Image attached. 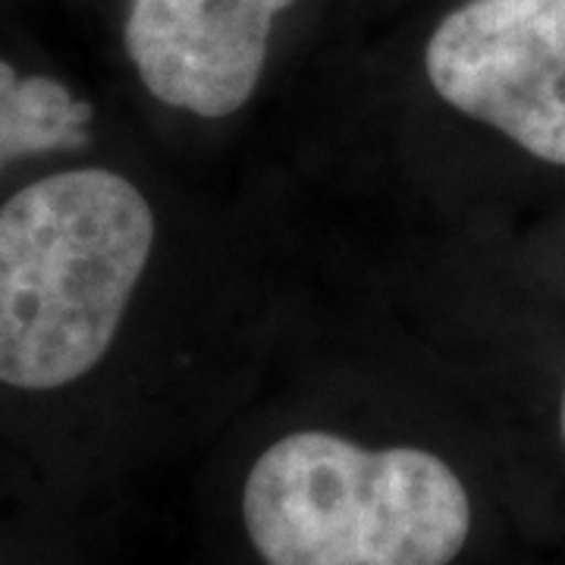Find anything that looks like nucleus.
Segmentation results:
<instances>
[{
	"label": "nucleus",
	"mask_w": 565,
	"mask_h": 565,
	"mask_svg": "<svg viewBox=\"0 0 565 565\" xmlns=\"http://www.w3.org/2000/svg\"><path fill=\"white\" fill-rule=\"evenodd\" d=\"M154 211L104 167L57 170L0 204V384L63 390L120 333L154 252Z\"/></svg>",
	"instance_id": "obj_1"
},
{
	"label": "nucleus",
	"mask_w": 565,
	"mask_h": 565,
	"mask_svg": "<svg viewBox=\"0 0 565 565\" xmlns=\"http://www.w3.org/2000/svg\"><path fill=\"white\" fill-rule=\"evenodd\" d=\"M424 73L462 117L565 167V0H462L434 25Z\"/></svg>",
	"instance_id": "obj_3"
},
{
	"label": "nucleus",
	"mask_w": 565,
	"mask_h": 565,
	"mask_svg": "<svg viewBox=\"0 0 565 565\" xmlns=\"http://www.w3.org/2000/svg\"><path fill=\"white\" fill-rule=\"evenodd\" d=\"M95 107L66 82L22 73L0 57V170L39 154L79 151L88 145Z\"/></svg>",
	"instance_id": "obj_5"
},
{
	"label": "nucleus",
	"mask_w": 565,
	"mask_h": 565,
	"mask_svg": "<svg viewBox=\"0 0 565 565\" xmlns=\"http://www.w3.org/2000/svg\"><path fill=\"white\" fill-rule=\"evenodd\" d=\"M243 522L264 565H449L468 541L471 500L427 449L299 430L252 465Z\"/></svg>",
	"instance_id": "obj_2"
},
{
	"label": "nucleus",
	"mask_w": 565,
	"mask_h": 565,
	"mask_svg": "<svg viewBox=\"0 0 565 565\" xmlns=\"http://www.w3.org/2000/svg\"><path fill=\"white\" fill-rule=\"evenodd\" d=\"M296 0H129L122 47L163 107L221 120L262 85L274 29Z\"/></svg>",
	"instance_id": "obj_4"
},
{
	"label": "nucleus",
	"mask_w": 565,
	"mask_h": 565,
	"mask_svg": "<svg viewBox=\"0 0 565 565\" xmlns=\"http://www.w3.org/2000/svg\"><path fill=\"white\" fill-rule=\"evenodd\" d=\"M559 430H563V444H565V393H563V405H559Z\"/></svg>",
	"instance_id": "obj_6"
}]
</instances>
